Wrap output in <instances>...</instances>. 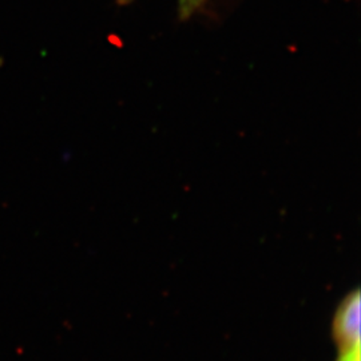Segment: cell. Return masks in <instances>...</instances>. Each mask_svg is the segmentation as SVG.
<instances>
[{"label":"cell","mask_w":361,"mask_h":361,"mask_svg":"<svg viewBox=\"0 0 361 361\" xmlns=\"http://www.w3.org/2000/svg\"><path fill=\"white\" fill-rule=\"evenodd\" d=\"M336 361H361L360 347L338 353V357Z\"/></svg>","instance_id":"obj_3"},{"label":"cell","mask_w":361,"mask_h":361,"mask_svg":"<svg viewBox=\"0 0 361 361\" xmlns=\"http://www.w3.org/2000/svg\"><path fill=\"white\" fill-rule=\"evenodd\" d=\"M207 0H178V8H180V16H190L192 13L200 8Z\"/></svg>","instance_id":"obj_2"},{"label":"cell","mask_w":361,"mask_h":361,"mask_svg":"<svg viewBox=\"0 0 361 361\" xmlns=\"http://www.w3.org/2000/svg\"><path fill=\"white\" fill-rule=\"evenodd\" d=\"M360 292L355 289L338 304L332 320V338L338 353L360 347Z\"/></svg>","instance_id":"obj_1"}]
</instances>
